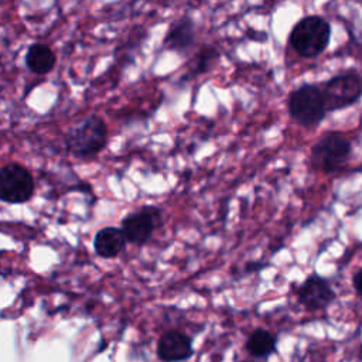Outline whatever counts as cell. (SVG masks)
I'll use <instances>...</instances> for the list:
<instances>
[{"mask_svg": "<svg viewBox=\"0 0 362 362\" xmlns=\"http://www.w3.org/2000/svg\"><path fill=\"white\" fill-rule=\"evenodd\" d=\"M107 124L96 113H90L71 124L64 136L66 151L79 160L96 157L107 144Z\"/></svg>", "mask_w": 362, "mask_h": 362, "instance_id": "6da1fadb", "label": "cell"}, {"mask_svg": "<svg viewBox=\"0 0 362 362\" xmlns=\"http://www.w3.org/2000/svg\"><path fill=\"white\" fill-rule=\"evenodd\" d=\"M331 24L321 16L311 14L300 18L288 34V44L301 58L320 57L329 45Z\"/></svg>", "mask_w": 362, "mask_h": 362, "instance_id": "7a4b0ae2", "label": "cell"}, {"mask_svg": "<svg viewBox=\"0 0 362 362\" xmlns=\"http://www.w3.org/2000/svg\"><path fill=\"white\" fill-rule=\"evenodd\" d=\"M290 117L305 129L317 127L327 116V103L322 88L315 83H301L287 98Z\"/></svg>", "mask_w": 362, "mask_h": 362, "instance_id": "3957f363", "label": "cell"}, {"mask_svg": "<svg viewBox=\"0 0 362 362\" xmlns=\"http://www.w3.org/2000/svg\"><path fill=\"white\" fill-rule=\"evenodd\" d=\"M352 153L351 140L341 132L324 133L310 150V164L324 174L338 173L345 167Z\"/></svg>", "mask_w": 362, "mask_h": 362, "instance_id": "277c9868", "label": "cell"}, {"mask_svg": "<svg viewBox=\"0 0 362 362\" xmlns=\"http://www.w3.org/2000/svg\"><path fill=\"white\" fill-rule=\"evenodd\" d=\"M321 88L328 113L351 107L362 98V78L354 71L331 76Z\"/></svg>", "mask_w": 362, "mask_h": 362, "instance_id": "5b68a950", "label": "cell"}, {"mask_svg": "<svg viewBox=\"0 0 362 362\" xmlns=\"http://www.w3.org/2000/svg\"><path fill=\"white\" fill-rule=\"evenodd\" d=\"M35 184L27 167L17 161L6 163L0 170V199L6 204H24L34 195Z\"/></svg>", "mask_w": 362, "mask_h": 362, "instance_id": "8992f818", "label": "cell"}, {"mask_svg": "<svg viewBox=\"0 0 362 362\" xmlns=\"http://www.w3.org/2000/svg\"><path fill=\"white\" fill-rule=\"evenodd\" d=\"M294 293L297 301L310 313L327 310L337 298V293L329 280L317 273L308 274L304 281L296 287Z\"/></svg>", "mask_w": 362, "mask_h": 362, "instance_id": "52a82bcc", "label": "cell"}, {"mask_svg": "<svg viewBox=\"0 0 362 362\" xmlns=\"http://www.w3.org/2000/svg\"><path fill=\"white\" fill-rule=\"evenodd\" d=\"M161 211L156 206H141L137 211L127 214L120 223V228L129 243L143 246L150 240L160 219Z\"/></svg>", "mask_w": 362, "mask_h": 362, "instance_id": "ba28073f", "label": "cell"}, {"mask_svg": "<svg viewBox=\"0 0 362 362\" xmlns=\"http://www.w3.org/2000/svg\"><path fill=\"white\" fill-rule=\"evenodd\" d=\"M157 358L163 362H184L188 361L192 354L191 338L180 329H168L160 335L156 348Z\"/></svg>", "mask_w": 362, "mask_h": 362, "instance_id": "9c48e42d", "label": "cell"}, {"mask_svg": "<svg viewBox=\"0 0 362 362\" xmlns=\"http://www.w3.org/2000/svg\"><path fill=\"white\" fill-rule=\"evenodd\" d=\"M195 42V23L188 16L175 20L167 30L163 47L174 52H185Z\"/></svg>", "mask_w": 362, "mask_h": 362, "instance_id": "30bf717a", "label": "cell"}, {"mask_svg": "<svg viewBox=\"0 0 362 362\" xmlns=\"http://www.w3.org/2000/svg\"><path fill=\"white\" fill-rule=\"evenodd\" d=\"M127 239L122 228L105 226L93 236V250L102 259L117 257L126 247Z\"/></svg>", "mask_w": 362, "mask_h": 362, "instance_id": "8fae6325", "label": "cell"}, {"mask_svg": "<svg viewBox=\"0 0 362 362\" xmlns=\"http://www.w3.org/2000/svg\"><path fill=\"white\" fill-rule=\"evenodd\" d=\"M25 68L35 75L49 74L57 64V55L52 48L44 42H33L24 55Z\"/></svg>", "mask_w": 362, "mask_h": 362, "instance_id": "7c38bea8", "label": "cell"}, {"mask_svg": "<svg viewBox=\"0 0 362 362\" xmlns=\"http://www.w3.org/2000/svg\"><path fill=\"white\" fill-rule=\"evenodd\" d=\"M245 345L250 356L266 359L277 349V335L264 328H256L249 334Z\"/></svg>", "mask_w": 362, "mask_h": 362, "instance_id": "4fadbf2b", "label": "cell"}, {"mask_svg": "<svg viewBox=\"0 0 362 362\" xmlns=\"http://www.w3.org/2000/svg\"><path fill=\"white\" fill-rule=\"evenodd\" d=\"M219 49L214 45H204L201 47L189 59L187 65V74L182 76V79L195 78L202 74L209 72L216 61L219 59Z\"/></svg>", "mask_w": 362, "mask_h": 362, "instance_id": "5bb4252c", "label": "cell"}, {"mask_svg": "<svg viewBox=\"0 0 362 362\" xmlns=\"http://www.w3.org/2000/svg\"><path fill=\"white\" fill-rule=\"evenodd\" d=\"M352 287L356 293V296L359 297V300H362V269L356 270L352 276Z\"/></svg>", "mask_w": 362, "mask_h": 362, "instance_id": "9a60e30c", "label": "cell"}]
</instances>
